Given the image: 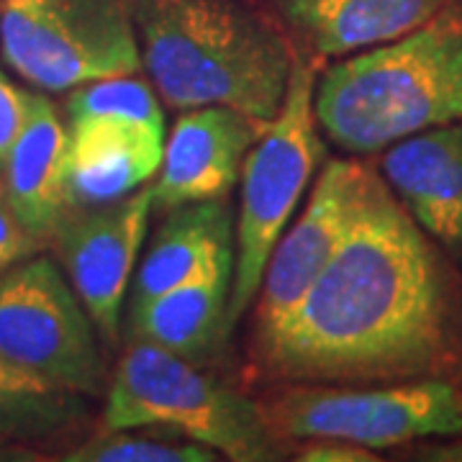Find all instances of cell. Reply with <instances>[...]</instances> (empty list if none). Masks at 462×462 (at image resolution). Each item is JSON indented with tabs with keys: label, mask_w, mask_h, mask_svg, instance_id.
Masks as SVG:
<instances>
[{
	"label": "cell",
	"mask_w": 462,
	"mask_h": 462,
	"mask_svg": "<svg viewBox=\"0 0 462 462\" xmlns=\"http://www.w3.org/2000/svg\"><path fill=\"white\" fill-rule=\"evenodd\" d=\"M445 282L424 231L375 180L293 314L260 342L288 380H411L445 352Z\"/></svg>",
	"instance_id": "obj_1"
},
{
	"label": "cell",
	"mask_w": 462,
	"mask_h": 462,
	"mask_svg": "<svg viewBox=\"0 0 462 462\" xmlns=\"http://www.w3.org/2000/svg\"><path fill=\"white\" fill-rule=\"evenodd\" d=\"M142 67L172 108L226 106L267 126L281 114L296 51L242 0H126Z\"/></svg>",
	"instance_id": "obj_2"
},
{
	"label": "cell",
	"mask_w": 462,
	"mask_h": 462,
	"mask_svg": "<svg viewBox=\"0 0 462 462\" xmlns=\"http://www.w3.org/2000/svg\"><path fill=\"white\" fill-rule=\"evenodd\" d=\"M314 111L319 129L349 154L462 121V5L327 67L316 78Z\"/></svg>",
	"instance_id": "obj_3"
},
{
	"label": "cell",
	"mask_w": 462,
	"mask_h": 462,
	"mask_svg": "<svg viewBox=\"0 0 462 462\" xmlns=\"http://www.w3.org/2000/svg\"><path fill=\"white\" fill-rule=\"evenodd\" d=\"M103 427L175 431L234 462L282 457L281 437L267 424L260 403L203 373L196 363L144 339H134L116 365Z\"/></svg>",
	"instance_id": "obj_4"
},
{
	"label": "cell",
	"mask_w": 462,
	"mask_h": 462,
	"mask_svg": "<svg viewBox=\"0 0 462 462\" xmlns=\"http://www.w3.org/2000/svg\"><path fill=\"white\" fill-rule=\"evenodd\" d=\"M316 72L296 60L291 85L275 116L252 144L239 172V214L234 226V278L229 324L252 309L260 293L264 267L288 229L309 182L324 157L314 111Z\"/></svg>",
	"instance_id": "obj_5"
},
{
	"label": "cell",
	"mask_w": 462,
	"mask_h": 462,
	"mask_svg": "<svg viewBox=\"0 0 462 462\" xmlns=\"http://www.w3.org/2000/svg\"><path fill=\"white\" fill-rule=\"evenodd\" d=\"M0 57L50 93L142 69L126 0H0Z\"/></svg>",
	"instance_id": "obj_6"
},
{
	"label": "cell",
	"mask_w": 462,
	"mask_h": 462,
	"mask_svg": "<svg viewBox=\"0 0 462 462\" xmlns=\"http://www.w3.org/2000/svg\"><path fill=\"white\" fill-rule=\"evenodd\" d=\"M0 357L83 396L106 388L98 329L50 257H29L0 273Z\"/></svg>",
	"instance_id": "obj_7"
},
{
	"label": "cell",
	"mask_w": 462,
	"mask_h": 462,
	"mask_svg": "<svg viewBox=\"0 0 462 462\" xmlns=\"http://www.w3.org/2000/svg\"><path fill=\"white\" fill-rule=\"evenodd\" d=\"M281 439H345L385 449L462 434V396L442 380H411L375 391L298 385L263 406Z\"/></svg>",
	"instance_id": "obj_8"
},
{
	"label": "cell",
	"mask_w": 462,
	"mask_h": 462,
	"mask_svg": "<svg viewBox=\"0 0 462 462\" xmlns=\"http://www.w3.org/2000/svg\"><path fill=\"white\" fill-rule=\"evenodd\" d=\"M149 185L100 206H69L51 242L69 285L106 342L118 339L124 300L132 288L139 249L147 239Z\"/></svg>",
	"instance_id": "obj_9"
},
{
	"label": "cell",
	"mask_w": 462,
	"mask_h": 462,
	"mask_svg": "<svg viewBox=\"0 0 462 462\" xmlns=\"http://www.w3.org/2000/svg\"><path fill=\"white\" fill-rule=\"evenodd\" d=\"M375 180L367 167L349 160H329L319 172L303 214L291 229L282 231L264 267L257 293L260 342L293 314L352 229Z\"/></svg>",
	"instance_id": "obj_10"
},
{
	"label": "cell",
	"mask_w": 462,
	"mask_h": 462,
	"mask_svg": "<svg viewBox=\"0 0 462 462\" xmlns=\"http://www.w3.org/2000/svg\"><path fill=\"white\" fill-rule=\"evenodd\" d=\"M263 132V124L226 106L182 111L149 185L152 211L167 214L185 203L226 196Z\"/></svg>",
	"instance_id": "obj_11"
},
{
	"label": "cell",
	"mask_w": 462,
	"mask_h": 462,
	"mask_svg": "<svg viewBox=\"0 0 462 462\" xmlns=\"http://www.w3.org/2000/svg\"><path fill=\"white\" fill-rule=\"evenodd\" d=\"M380 167L419 229L462 267V121L401 139Z\"/></svg>",
	"instance_id": "obj_12"
},
{
	"label": "cell",
	"mask_w": 462,
	"mask_h": 462,
	"mask_svg": "<svg viewBox=\"0 0 462 462\" xmlns=\"http://www.w3.org/2000/svg\"><path fill=\"white\" fill-rule=\"evenodd\" d=\"M165 132L129 118H85L69 124L67 208L126 199L162 165Z\"/></svg>",
	"instance_id": "obj_13"
},
{
	"label": "cell",
	"mask_w": 462,
	"mask_h": 462,
	"mask_svg": "<svg viewBox=\"0 0 462 462\" xmlns=\"http://www.w3.org/2000/svg\"><path fill=\"white\" fill-rule=\"evenodd\" d=\"M449 0H273L282 26L314 57L339 60L385 44L437 16Z\"/></svg>",
	"instance_id": "obj_14"
},
{
	"label": "cell",
	"mask_w": 462,
	"mask_h": 462,
	"mask_svg": "<svg viewBox=\"0 0 462 462\" xmlns=\"http://www.w3.org/2000/svg\"><path fill=\"white\" fill-rule=\"evenodd\" d=\"M69 129L54 103L32 93L29 116L0 172V185L21 224L44 245L67 211Z\"/></svg>",
	"instance_id": "obj_15"
},
{
	"label": "cell",
	"mask_w": 462,
	"mask_h": 462,
	"mask_svg": "<svg viewBox=\"0 0 462 462\" xmlns=\"http://www.w3.org/2000/svg\"><path fill=\"white\" fill-rule=\"evenodd\" d=\"M231 278L234 254H226L199 278L129 309L134 339L152 342L196 365L211 363L231 334Z\"/></svg>",
	"instance_id": "obj_16"
},
{
	"label": "cell",
	"mask_w": 462,
	"mask_h": 462,
	"mask_svg": "<svg viewBox=\"0 0 462 462\" xmlns=\"http://www.w3.org/2000/svg\"><path fill=\"white\" fill-rule=\"evenodd\" d=\"M226 254H234V214L226 196L167 211L132 278L129 309L199 278Z\"/></svg>",
	"instance_id": "obj_17"
},
{
	"label": "cell",
	"mask_w": 462,
	"mask_h": 462,
	"mask_svg": "<svg viewBox=\"0 0 462 462\" xmlns=\"http://www.w3.org/2000/svg\"><path fill=\"white\" fill-rule=\"evenodd\" d=\"M88 413V396L51 385L0 357V439L39 442Z\"/></svg>",
	"instance_id": "obj_18"
},
{
	"label": "cell",
	"mask_w": 462,
	"mask_h": 462,
	"mask_svg": "<svg viewBox=\"0 0 462 462\" xmlns=\"http://www.w3.org/2000/svg\"><path fill=\"white\" fill-rule=\"evenodd\" d=\"M221 457L203 442L180 437L175 431L134 427L106 430L88 437L83 445L69 449L67 462H216Z\"/></svg>",
	"instance_id": "obj_19"
},
{
	"label": "cell",
	"mask_w": 462,
	"mask_h": 462,
	"mask_svg": "<svg viewBox=\"0 0 462 462\" xmlns=\"http://www.w3.org/2000/svg\"><path fill=\"white\" fill-rule=\"evenodd\" d=\"M65 111L69 124L85 118H129L165 132V111L157 90L136 75H116L67 90Z\"/></svg>",
	"instance_id": "obj_20"
},
{
	"label": "cell",
	"mask_w": 462,
	"mask_h": 462,
	"mask_svg": "<svg viewBox=\"0 0 462 462\" xmlns=\"http://www.w3.org/2000/svg\"><path fill=\"white\" fill-rule=\"evenodd\" d=\"M44 247L42 239H36L32 231L21 224V218L8 203V196L0 185V273L33 257Z\"/></svg>",
	"instance_id": "obj_21"
},
{
	"label": "cell",
	"mask_w": 462,
	"mask_h": 462,
	"mask_svg": "<svg viewBox=\"0 0 462 462\" xmlns=\"http://www.w3.org/2000/svg\"><path fill=\"white\" fill-rule=\"evenodd\" d=\"M29 100H32V93L11 83V78L0 69V172L26 124Z\"/></svg>",
	"instance_id": "obj_22"
},
{
	"label": "cell",
	"mask_w": 462,
	"mask_h": 462,
	"mask_svg": "<svg viewBox=\"0 0 462 462\" xmlns=\"http://www.w3.org/2000/svg\"><path fill=\"white\" fill-rule=\"evenodd\" d=\"M306 445L298 449V460L303 462H375L367 447L352 445L345 439H303Z\"/></svg>",
	"instance_id": "obj_23"
},
{
	"label": "cell",
	"mask_w": 462,
	"mask_h": 462,
	"mask_svg": "<svg viewBox=\"0 0 462 462\" xmlns=\"http://www.w3.org/2000/svg\"><path fill=\"white\" fill-rule=\"evenodd\" d=\"M21 460H36V455H32L29 449L18 442H5L0 439V462H21Z\"/></svg>",
	"instance_id": "obj_24"
}]
</instances>
